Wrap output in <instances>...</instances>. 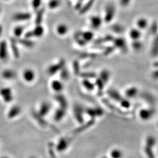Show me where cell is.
Wrapping results in <instances>:
<instances>
[{
	"instance_id": "cell-44",
	"label": "cell",
	"mask_w": 158,
	"mask_h": 158,
	"mask_svg": "<svg viewBox=\"0 0 158 158\" xmlns=\"http://www.w3.org/2000/svg\"><path fill=\"white\" fill-rule=\"evenodd\" d=\"M158 29V25L157 23H153L152 25V27L150 28V32L152 33V34H156L157 33Z\"/></svg>"
},
{
	"instance_id": "cell-19",
	"label": "cell",
	"mask_w": 158,
	"mask_h": 158,
	"mask_svg": "<svg viewBox=\"0 0 158 158\" xmlns=\"http://www.w3.org/2000/svg\"><path fill=\"white\" fill-rule=\"evenodd\" d=\"M138 89L136 87H131L126 90L125 94L127 97L129 98H132L135 97L138 93Z\"/></svg>"
},
{
	"instance_id": "cell-23",
	"label": "cell",
	"mask_w": 158,
	"mask_h": 158,
	"mask_svg": "<svg viewBox=\"0 0 158 158\" xmlns=\"http://www.w3.org/2000/svg\"><path fill=\"white\" fill-rule=\"evenodd\" d=\"M1 93L4 96V98L6 99L7 101H10L12 98L11 96V90L10 88H4L1 90Z\"/></svg>"
},
{
	"instance_id": "cell-13",
	"label": "cell",
	"mask_w": 158,
	"mask_h": 158,
	"mask_svg": "<svg viewBox=\"0 0 158 158\" xmlns=\"http://www.w3.org/2000/svg\"><path fill=\"white\" fill-rule=\"evenodd\" d=\"M94 1H95V0H88V1L87 3V4L84 6H83V7L81 8L80 11V14H84L85 12H87L93 5Z\"/></svg>"
},
{
	"instance_id": "cell-32",
	"label": "cell",
	"mask_w": 158,
	"mask_h": 158,
	"mask_svg": "<svg viewBox=\"0 0 158 158\" xmlns=\"http://www.w3.org/2000/svg\"><path fill=\"white\" fill-rule=\"evenodd\" d=\"M11 44H12V51L14 53V55L15 56V57H19V51L18 49V48L16 45V42L14 40H12L11 41Z\"/></svg>"
},
{
	"instance_id": "cell-38",
	"label": "cell",
	"mask_w": 158,
	"mask_h": 158,
	"mask_svg": "<svg viewBox=\"0 0 158 158\" xmlns=\"http://www.w3.org/2000/svg\"><path fill=\"white\" fill-rule=\"evenodd\" d=\"M73 69H74V73L76 75H80V66L79 63L78 61L76 60L73 62Z\"/></svg>"
},
{
	"instance_id": "cell-24",
	"label": "cell",
	"mask_w": 158,
	"mask_h": 158,
	"mask_svg": "<svg viewBox=\"0 0 158 158\" xmlns=\"http://www.w3.org/2000/svg\"><path fill=\"white\" fill-rule=\"evenodd\" d=\"M156 142V139L153 136H148L146 138V146L150 147V148H153L155 145V144Z\"/></svg>"
},
{
	"instance_id": "cell-40",
	"label": "cell",
	"mask_w": 158,
	"mask_h": 158,
	"mask_svg": "<svg viewBox=\"0 0 158 158\" xmlns=\"http://www.w3.org/2000/svg\"><path fill=\"white\" fill-rule=\"evenodd\" d=\"M142 96H143V98L145 100H146V101H148V103H149L150 104L154 103L155 99H154V98L151 95H150L149 94H147V93H145Z\"/></svg>"
},
{
	"instance_id": "cell-11",
	"label": "cell",
	"mask_w": 158,
	"mask_h": 158,
	"mask_svg": "<svg viewBox=\"0 0 158 158\" xmlns=\"http://www.w3.org/2000/svg\"><path fill=\"white\" fill-rule=\"evenodd\" d=\"M51 86L52 89H53L56 92H60L63 89V84L58 81V80H54L52 82Z\"/></svg>"
},
{
	"instance_id": "cell-12",
	"label": "cell",
	"mask_w": 158,
	"mask_h": 158,
	"mask_svg": "<svg viewBox=\"0 0 158 158\" xmlns=\"http://www.w3.org/2000/svg\"><path fill=\"white\" fill-rule=\"evenodd\" d=\"M80 35L81 38L86 42H89L92 40L94 37V34L93 32L90 31H85L83 32H80Z\"/></svg>"
},
{
	"instance_id": "cell-36",
	"label": "cell",
	"mask_w": 158,
	"mask_h": 158,
	"mask_svg": "<svg viewBox=\"0 0 158 158\" xmlns=\"http://www.w3.org/2000/svg\"><path fill=\"white\" fill-rule=\"evenodd\" d=\"M96 84L97 87H98V89L99 90L100 92H101L102 90H103L104 85V83L101 80L100 78L97 79L96 80Z\"/></svg>"
},
{
	"instance_id": "cell-33",
	"label": "cell",
	"mask_w": 158,
	"mask_h": 158,
	"mask_svg": "<svg viewBox=\"0 0 158 158\" xmlns=\"http://www.w3.org/2000/svg\"><path fill=\"white\" fill-rule=\"evenodd\" d=\"M80 76L85 79H89V78H94L96 77V75L94 73L92 72H83L80 73Z\"/></svg>"
},
{
	"instance_id": "cell-1",
	"label": "cell",
	"mask_w": 158,
	"mask_h": 158,
	"mask_svg": "<svg viewBox=\"0 0 158 158\" xmlns=\"http://www.w3.org/2000/svg\"><path fill=\"white\" fill-rule=\"evenodd\" d=\"M66 64V61L64 59H61L60 61L56 64L50 66L48 69V73L50 75H53L57 72L61 71V70L64 68Z\"/></svg>"
},
{
	"instance_id": "cell-3",
	"label": "cell",
	"mask_w": 158,
	"mask_h": 158,
	"mask_svg": "<svg viewBox=\"0 0 158 158\" xmlns=\"http://www.w3.org/2000/svg\"><path fill=\"white\" fill-rule=\"evenodd\" d=\"M116 13V8L115 7L112 5H108L105 10V21L107 23L111 22L112 19L114 18Z\"/></svg>"
},
{
	"instance_id": "cell-27",
	"label": "cell",
	"mask_w": 158,
	"mask_h": 158,
	"mask_svg": "<svg viewBox=\"0 0 158 158\" xmlns=\"http://www.w3.org/2000/svg\"><path fill=\"white\" fill-rule=\"evenodd\" d=\"M137 25L141 29H145L148 26V21L145 18H141L137 21Z\"/></svg>"
},
{
	"instance_id": "cell-21",
	"label": "cell",
	"mask_w": 158,
	"mask_h": 158,
	"mask_svg": "<svg viewBox=\"0 0 158 158\" xmlns=\"http://www.w3.org/2000/svg\"><path fill=\"white\" fill-rule=\"evenodd\" d=\"M19 42L21 44H22V45H24V47H26L29 48H31L34 47V43L27 38L21 39L19 40Z\"/></svg>"
},
{
	"instance_id": "cell-49",
	"label": "cell",
	"mask_w": 158,
	"mask_h": 158,
	"mask_svg": "<svg viewBox=\"0 0 158 158\" xmlns=\"http://www.w3.org/2000/svg\"><path fill=\"white\" fill-rule=\"evenodd\" d=\"M154 66H155V67H156L157 69H158V62H157L155 63V64H154Z\"/></svg>"
},
{
	"instance_id": "cell-17",
	"label": "cell",
	"mask_w": 158,
	"mask_h": 158,
	"mask_svg": "<svg viewBox=\"0 0 158 158\" xmlns=\"http://www.w3.org/2000/svg\"><path fill=\"white\" fill-rule=\"evenodd\" d=\"M114 39V38H113V36H112V35H108L104 36V38H99V39H97L94 42V43L97 44H101V43H105V42H110V41H113Z\"/></svg>"
},
{
	"instance_id": "cell-42",
	"label": "cell",
	"mask_w": 158,
	"mask_h": 158,
	"mask_svg": "<svg viewBox=\"0 0 158 158\" xmlns=\"http://www.w3.org/2000/svg\"><path fill=\"white\" fill-rule=\"evenodd\" d=\"M42 0H32V7L35 10H37L38 8H39L40 4H41Z\"/></svg>"
},
{
	"instance_id": "cell-16",
	"label": "cell",
	"mask_w": 158,
	"mask_h": 158,
	"mask_svg": "<svg viewBox=\"0 0 158 158\" xmlns=\"http://www.w3.org/2000/svg\"><path fill=\"white\" fill-rule=\"evenodd\" d=\"M151 53L153 56H158V35H157L153 43V46L152 48Z\"/></svg>"
},
{
	"instance_id": "cell-26",
	"label": "cell",
	"mask_w": 158,
	"mask_h": 158,
	"mask_svg": "<svg viewBox=\"0 0 158 158\" xmlns=\"http://www.w3.org/2000/svg\"><path fill=\"white\" fill-rule=\"evenodd\" d=\"M75 39L76 40V41L77 42V43L81 46H84V44H86V42L81 38V35H80V32H78L76 33L75 35Z\"/></svg>"
},
{
	"instance_id": "cell-41",
	"label": "cell",
	"mask_w": 158,
	"mask_h": 158,
	"mask_svg": "<svg viewBox=\"0 0 158 158\" xmlns=\"http://www.w3.org/2000/svg\"><path fill=\"white\" fill-rule=\"evenodd\" d=\"M80 57H90V58H95L97 57L96 54L94 53H82L80 55Z\"/></svg>"
},
{
	"instance_id": "cell-25",
	"label": "cell",
	"mask_w": 158,
	"mask_h": 158,
	"mask_svg": "<svg viewBox=\"0 0 158 158\" xmlns=\"http://www.w3.org/2000/svg\"><path fill=\"white\" fill-rule=\"evenodd\" d=\"M61 4L60 0H51L49 3V7L52 9H56L59 7Z\"/></svg>"
},
{
	"instance_id": "cell-46",
	"label": "cell",
	"mask_w": 158,
	"mask_h": 158,
	"mask_svg": "<svg viewBox=\"0 0 158 158\" xmlns=\"http://www.w3.org/2000/svg\"><path fill=\"white\" fill-rule=\"evenodd\" d=\"M49 105L48 104L43 103L41 107V111L43 112H46L49 109Z\"/></svg>"
},
{
	"instance_id": "cell-37",
	"label": "cell",
	"mask_w": 158,
	"mask_h": 158,
	"mask_svg": "<svg viewBox=\"0 0 158 158\" xmlns=\"http://www.w3.org/2000/svg\"><path fill=\"white\" fill-rule=\"evenodd\" d=\"M122 156V152L118 149L113 150L111 152V156L112 157V158H121Z\"/></svg>"
},
{
	"instance_id": "cell-22",
	"label": "cell",
	"mask_w": 158,
	"mask_h": 158,
	"mask_svg": "<svg viewBox=\"0 0 158 158\" xmlns=\"http://www.w3.org/2000/svg\"><path fill=\"white\" fill-rule=\"evenodd\" d=\"M110 77V73L107 70H104L100 73V79L104 83H107Z\"/></svg>"
},
{
	"instance_id": "cell-30",
	"label": "cell",
	"mask_w": 158,
	"mask_h": 158,
	"mask_svg": "<svg viewBox=\"0 0 158 158\" xmlns=\"http://www.w3.org/2000/svg\"><path fill=\"white\" fill-rule=\"evenodd\" d=\"M111 29L114 32L117 34H121L124 32V28L120 25L118 24H115L111 27Z\"/></svg>"
},
{
	"instance_id": "cell-2",
	"label": "cell",
	"mask_w": 158,
	"mask_h": 158,
	"mask_svg": "<svg viewBox=\"0 0 158 158\" xmlns=\"http://www.w3.org/2000/svg\"><path fill=\"white\" fill-rule=\"evenodd\" d=\"M44 34V28L40 25H37V27L32 31H28L25 34V38L27 39L32 37H40Z\"/></svg>"
},
{
	"instance_id": "cell-48",
	"label": "cell",
	"mask_w": 158,
	"mask_h": 158,
	"mask_svg": "<svg viewBox=\"0 0 158 158\" xmlns=\"http://www.w3.org/2000/svg\"><path fill=\"white\" fill-rule=\"evenodd\" d=\"M152 77L154 79H158V69L156 70L153 72L152 74Z\"/></svg>"
},
{
	"instance_id": "cell-35",
	"label": "cell",
	"mask_w": 158,
	"mask_h": 158,
	"mask_svg": "<svg viewBox=\"0 0 158 158\" xmlns=\"http://www.w3.org/2000/svg\"><path fill=\"white\" fill-rule=\"evenodd\" d=\"M133 48L136 51H140L142 48V44L138 40H134L133 43L132 44Z\"/></svg>"
},
{
	"instance_id": "cell-7",
	"label": "cell",
	"mask_w": 158,
	"mask_h": 158,
	"mask_svg": "<svg viewBox=\"0 0 158 158\" xmlns=\"http://www.w3.org/2000/svg\"><path fill=\"white\" fill-rule=\"evenodd\" d=\"M23 77L25 81L28 82H31L35 79V72L31 69H27L23 73Z\"/></svg>"
},
{
	"instance_id": "cell-34",
	"label": "cell",
	"mask_w": 158,
	"mask_h": 158,
	"mask_svg": "<svg viewBox=\"0 0 158 158\" xmlns=\"http://www.w3.org/2000/svg\"><path fill=\"white\" fill-rule=\"evenodd\" d=\"M24 32V27L21 26H18L15 28L14 30V34L16 37H19Z\"/></svg>"
},
{
	"instance_id": "cell-39",
	"label": "cell",
	"mask_w": 158,
	"mask_h": 158,
	"mask_svg": "<svg viewBox=\"0 0 158 158\" xmlns=\"http://www.w3.org/2000/svg\"><path fill=\"white\" fill-rule=\"evenodd\" d=\"M56 100L60 103V104L62 105V106H66V101L65 98L62 96V95H57L56 97Z\"/></svg>"
},
{
	"instance_id": "cell-4",
	"label": "cell",
	"mask_w": 158,
	"mask_h": 158,
	"mask_svg": "<svg viewBox=\"0 0 158 158\" xmlns=\"http://www.w3.org/2000/svg\"><path fill=\"white\" fill-rule=\"evenodd\" d=\"M114 47L121 49L123 52H125L127 50V47L126 42L124 39L121 38H118L116 39H114L113 40Z\"/></svg>"
},
{
	"instance_id": "cell-28",
	"label": "cell",
	"mask_w": 158,
	"mask_h": 158,
	"mask_svg": "<svg viewBox=\"0 0 158 158\" xmlns=\"http://www.w3.org/2000/svg\"><path fill=\"white\" fill-rule=\"evenodd\" d=\"M83 84L84 86V87L88 90H93L94 87V84L87 79H84L83 81Z\"/></svg>"
},
{
	"instance_id": "cell-47",
	"label": "cell",
	"mask_w": 158,
	"mask_h": 158,
	"mask_svg": "<svg viewBox=\"0 0 158 158\" xmlns=\"http://www.w3.org/2000/svg\"><path fill=\"white\" fill-rule=\"evenodd\" d=\"M131 0H120V4L123 7H127L129 5Z\"/></svg>"
},
{
	"instance_id": "cell-9",
	"label": "cell",
	"mask_w": 158,
	"mask_h": 158,
	"mask_svg": "<svg viewBox=\"0 0 158 158\" xmlns=\"http://www.w3.org/2000/svg\"><path fill=\"white\" fill-rule=\"evenodd\" d=\"M7 57V44L5 42H2L0 43V58L4 60Z\"/></svg>"
},
{
	"instance_id": "cell-14",
	"label": "cell",
	"mask_w": 158,
	"mask_h": 158,
	"mask_svg": "<svg viewBox=\"0 0 158 158\" xmlns=\"http://www.w3.org/2000/svg\"><path fill=\"white\" fill-rule=\"evenodd\" d=\"M44 12V8H41L40 9L36 15V19H35V23L36 25H40L41 22L43 19V16Z\"/></svg>"
},
{
	"instance_id": "cell-43",
	"label": "cell",
	"mask_w": 158,
	"mask_h": 158,
	"mask_svg": "<svg viewBox=\"0 0 158 158\" xmlns=\"http://www.w3.org/2000/svg\"><path fill=\"white\" fill-rule=\"evenodd\" d=\"M114 47H109L108 48H107L105 49V50L104 51V55L107 56V55H109L110 53H111L112 52L114 51Z\"/></svg>"
},
{
	"instance_id": "cell-15",
	"label": "cell",
	"mask_w": 158,
	"mask_h": 158,
	"mask_svg": "<svg viewBox=\"0 0 158 158\" xmlns=\"http://www.w3.org/2000/svg\"><path fill=\"white\" fill-rule=\"evenodd\" d=\"M3 77L5 79L12 80L16 77V73L11 70H6L3 73Z\"/></svg>"
},
{
	"instance_id": "cell-20",
	"label": "cell",
	"mask_w": 158,
	"mask_h": 158,
	"mask_svg": "<svg viewBox=\"0 0 158 158\" xmlns=\"http://www.w3.org/2000/svg\"><path fill=\"white\" fill-rule=\"evenodd\" d=\"M57 33L60 35H64L68 32V27L65 24H60L56 29Z\"/></svg>"
},
{
	"instance_id": "cell-18",
	"label": "cell",
	"mask_w": 158,
	"mask_h": 158,
	"mask_svg": "<svg viewBox=\"0 0 158 158\" xmlns=\"http://www.w3.org/2000/svg\"><path fill=\"white\" fill-rule=\"evenodd\" d=\"M141 34L139 30L136 29H132L129 32L130 38L133 40H138L141 37Z\"/></svg>"
},
{
	"instance_id": "cell-5",
	"label": "cell",
	"mask_w": 158,
	"mask_h": 158,
	"mask_svg": "<svg viewBox=\"0 0 158 158\" xmlns=\"http://www.w3.org/2000/svg\"><path fill=\"white\" fill-rule=\"evenodd\" d=\"M154 113L153 109H143L140 112V116L143 120H148L153 116Z\"/></svg>"
},
{
	"instance_id": "cell-50",
	"label": "cell",
	"mask_w": 158,
	"mask_h": 158,
	"mask_svg": "<svg viewBox=\"0 0 158 158\" xmlns=\"http://www.w3.org/2000/svg\"><path fill=\"white\" fill-rule=\"evenodd\" d=\"M2 32H3V28H2V27L0 26V35H1L2 34Z\"/></svg>"
},
{
	"instance_id": "cell-10",
	"label": "cell",
	"mask_w": 158,
	"mask_h": 158,
	"mask_svg": "<svg viewBox=\"0 0 158 158\" xmlns=\"http://www.w3.org/2000/svg\"><path fill=\"white\" fill-rule=\"evenodd\" d=\"M108 94L112 99H114L116 101H121L122 99L120 94L117 91H116V90L111 89L108 90Z\"/></svg>"
},
{
	"instance_id": "cell-8",
	"label": "cell",
	"mask_w": 158,
	"mask_h": 158,
	"mask_svg": "<svg viewBox=\"0 0 158 158\" xmlns=\"http://www.w3.org/2000/svg\"><path fill=\"white\" fill-rule=\"evenodd\" d=\"M92 27L94 29H98L100 27L102 24V20L100 16H93L90 19Z\"/></svg>"
},
{
	"instance_id": "cell-31",
	"label": "cell",
	"mask_w": 158,
	"mask_h": 158,
	"mask_svg": "<svg viewBox=\"0 0 158 158\" xmlns=\"http://www.w3.org/2000/svg\"><path fill=\"white\" fill-rule=\"evenodd\" d=\"M60 77L64 80H66L69 78V73L64 67L61 70L60 72Z\"/></svg>"
},
{
	"instance_id": "cell-29",
	"label": "cell",
	"mask_w": 158,
	"mask_h": 158,
	"mask_svg": "<svg viewBox=\"0 0 158 158\" xmlns=\"http://www.w3.org/2000/svg\"><path fill=\"white\" fill-rule=\"evenodd\" d=\"M146 155L148 158H155L154 153L152 150V148L147 146H145L144 149Z\"/></svg>"
},
{
	"instance_id": "cell-51",
	"label": "cell",
	"mask_w": 158,
	"mask_h": 158,
	"mask_svg": "<svg viewBox=\"0 0 158 158\" xmlns=\"http://www.w3.org/2000/svg\"><path fill=\"white\" fill-rule=\"evenodd\" d=\"M80 2H81L83 1V0H80Z\"/></svg>"
},
{
	"instance_id": "cell-6",
	"label": "cell",
	"mask_w": 158,
	"mask_h": 158,
	"mask_svg": "<svg viewBox=\"0 0 158 158\" xmlns=\"http://www.w3.org/2000/svg\"><path fill=\"white\" fill-rule=\"evenodd\" d=\"M31 18V15L28 12H19L14 16V19L18 21H27L30 19Z\"/></svg>"
},
{
	"instance_id": "cell-45",
	"label": "cell",
	"mask_w": 158,
	"mask_h": 158,
	"mask_svg": "<svg viewBox=\"0 0 158 158\" xmlns=\"http://www.w3.org/2000/svg\"><path fill=\"white\" fill-rule=\"evenodd\" d=\"M121 105L124 108H129L130 107V103L125 99H122L121 101Z\"/></svg>"
}]
</instances>
